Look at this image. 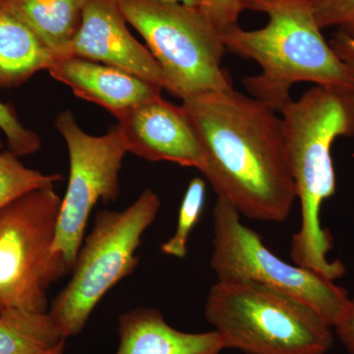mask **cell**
<instances>
[{"label":"cell","mask_w":354,"mask_h":354,"mask_svg":"<svg viewBox=\"0 0 354 354\" xmlns=\"http://www.w3.org/2000/svg\"><path fill=\"white\" fill-rule=\"evenodd\" d=\"M181 104L204 153L201 174L218 197L246 218L285 221L297 196L281 115L234 88Z\"/></svg>","instance_id":"6da1fadb"},{"label":"cell","mask_w":354,"mask_h":354,"mask_svg":"<svg viewBox=\"0 0 354 354\" xmlns=\"http://www.w3.org/2000/svg\"><path fill=\"white\" fill-rule=\"evenodd\" d=\"M286 153L301 207V225L290 243L293 264L335 281L346 272L330 261L332 235L321 225L322 205L335 192L332 147L339 137L354 136V94L315 86L281 109Z\"/></svg>","instance_id":"7a4b0ae2"},{"label":"cell","mask_w":354,"mask_h":354,"mask_svg":"<svg viewBox=\"0 0 354 354\" xmlns=\"http://www.w3.org/2000/svg\"><path fill=\"white\" fill-rule=\"evenodd\" d=\"M243 6L265 14L267 24L257 30L234 26L221 38L227 51L259 65L260 74L242 79L251 97L279 113L298 82L354 94V76L324 38L313 0H244Z\"/></svg>","instance_id":"3957f363"},{"label":"cell","mask_w":354,"mask_h":354,"mask_svg":"<svg viewBox=\"0 0 354 354\" xmlns=\"http://www.w3.org/2000/svg\"><path fill=\"white\" fill-rule=\"evenodd\" d=\"M204 314L225 348L246 354H327L334 346L332 326L309 305L249 281H216Z\"/></svg>","instance_id":"277c9868"},{"label":"cell","mask_w":354,"mask_h":354,"mask_svg":"<svg viewBox=\"0 0 354 354\" xmlns=\"http://www.w3.org/2000/svg\"><path fill=\"white\" fill-rule=\"evenodd\" d=\"M160 209L157 193L146 189L122 211L95 214L70 272L71 279L48 311L65 339L80 334L102 297L138 267L137 249Z\"/></svg>","instance_id":"5b68a950"},{"label":"cell","mask_w":354,"mask_h":354,"mask_svg":"<svg viewBox=\"0 0 354 354\" xmlns=\"http://www.w3.org/2000/svg\"><path fill=\"white\" fill-rule=\"evenodd\" d=\"M128 24L143 37L162 68L165 90L183 100L232 88L221 67V32L200 7L164 0H118Z\"/></svg>","instance_id":"8992f818"},{"label":"cell","mask_w":354,"mask_h":354,"mask_svg":"<svg viewBox=\"0 0 354 354\" xmlns=\"http://www.w3.org/2000/svg\"><path fill=\"white\" fill-rule=\"evenodd\" d=\"M60 206L50 185L0 209V313L48 311V288L62 279L51 255Z\"/></svg>","instance_id":"52a82bcc"},{"label":"cell","mask_w":354,"mask_h":354,"mask_svg":"<svg viewBox=\"0 0 354 354\" xmlns=\"http://www.w3.org/2000/svg\"><path fill=\"white\" fill-rule=\"evenodd\" d=\"M241 214L218 197L213 211L212 270L218 281H243L279 291L309 305L334 327L348 304V291L322 274L290 264L242 223Z\"/></svg>","instance_id":"ba28073f"},{"label":"cell","mask_w":354,"mask_h":354,"mask_svg":"<svg viewBox=\"0 0 354 354\" xmlns=\"http://www.w3.org/2000/svg\"><path fill=\"white\" fill-rule=\"evenodd\" d=\"M55 124L69 156L68 183L62 198L51 250L62 278L73 270L95 205L120 199V169L128 152L116 125L106 134L93 136L79 127L69 109L58 114Z\"/></svg>","instance_id":"9c48e42d"},{"label":"cell","mask_w":354,"mask_h":354,"mask_svg":"<svg viewBox=\"0 0 354 354\" xmlns=\"http://www.w3.org/2000/svg\"><path fill=\"white\" fill-rule=\"evenodd\" d=\"M127 152L150 162H169L202 172L205 157L183 104L158 95L116 116Z\"/></svg>","instance_id":"30bf717a"},{"label":"cell","mask_w":354,"mask_h":354,"mask_svg":"<svg viewBox=\"0 0 354 354\" xmlns=\"http://www.w3.org/2000/svg\"><path fill=\"white\" fill-rule=\"evenodd\" d=\"M127 24L118 0H87L69 57L115 67L164 88L162 68Z\"/></svg>","instance_id":"8fae6325"},{"label":"cell","mask_w":354,"mask_h":354,"mask_svg":"<svg viewBox=\"0 0 354 354\" xmlns=\"http://www.w3.org/2000/svg\"><path fill=\"white\" fill-rule=\"evenodd\" d=\"M58 82L71 88L76 97L102 106L113 116L162 95L155 84L85 58H55L48 70Z\"/></svg>","instance_id":"7c38bea8"},{"label":"cell","mask_w":354,"mask_h":354,"mask_svg":"<svg viewBox=\"0 0 354 354\" xmlns=\"http://www.w3.org/2000/svg\"><path fill=\"white\" fill-rule=\"evenodd\" d=\"M120 344L114 354H221L216 330L186 333L174 329L160 310L139 307L118 319Z\"/></svg>","instance_id":"4fadbf2b"},{"label":"cell","mask_w":354,"mask_h":354,"mask_svg":"<svg viewBox=\"0 0 354 354\" xmlns=\"http://www.w3.org/2000/svg\"><path fill=\"white\" fill-rule=\"evenodd\" d=\"M87 0H0L30 28L55 58L69 57Z\"/></svg>","instance_id":"5bb4252c"},{"label":"cell","mask_w":354,"mask_h":354,"mask_svg":"<svg viewBox=\"0 0 354 354\" xmlns=\"http://www.w3.org/2000/svg\"><path fill=\"white\" fill-rule=\"evenodd\" d=\"M55 59L37 35L0 3V88L20 87Z\"/></svg>","instance_id":"9a60e30c"},{"label":"cell","mask_w":354,"mask_h":354,"mask_svg":"<svg viewBox=\"0 0 354 354\" xmlns=\"http://www.w3.org/2000/svg\"><path fill=\"white\" fill-rule=\"evenodd\" d=\"M65 341L48 312L11 309L0 313V354H50Z\"/></svg>","instance_id":"2e32d148"},{"label":"cell","mask_w":354,"mask_h":354,"mask_svg":"<svg viewBox=\"0 0 354 354\" xmlns=\"http://www.w3.org/2000/svg\"><path fill=\"white\" fill-rule=\"evenodd\" d=\"M62 178L59 174H44L29 169L9 149L2 150L0 141V209L25 193L55 185Z\"/></svg>","instance_id":"e0dca14e"},{"label":"cell","mask_w":354,"mask_h":354,"mask_svg":"<svg viewBox=\"0 0 354 354\" xmlns=\"http://www.w3.org/2000/svg\"><path fill=\"white\" fill-rule=\"evenodd\" d=\"M206 185L207 181L202 177L191 179L179 208L176 232L160 247V250L165 255L183 259L187 254V244L191 232L199 221L204 209Z\"/></svg>","instance_id":"ac0fdd59"},{"label":"cell","mask_w":354,"mask_h":354,"mask_svg":"<svg viewBox=\"0 0 354 354\" xmlns=\"http://www.w3.org/2000/svg\"><path fill=\"white\" fill-rule=\"evenodd\" d=\"M0 131L6 135L8 149L18 157L39 152L41 140L38 133L25 127L10 104L0 101Z\"/></svg>","instance_id":"d6986e66"},{"label":"cell","mask_w":354,"mask_h":354,"mask_svg":"<svg viewBox=\"0 0 354 354\" xmlns=\"http://www.w3.org/2000/svg\"><path fill=\"white\" fill-rule=\"evenodd\" d=\"M313 10L321 29L335 28L354 39V0H313Z\"/></svg>","instance_id":"ffe728a7"},{"label":"cell","mask_w":354,"mask_h":354,"mask_svg":"<svg viewBox=\"0 0 354 354\" xmlns=\"http://www.w3.org/2000/svg\"><path fill=\"white\" fill-rule=\"evenodd\" d=\"M244 0H203L200 7L209 22L220 32L239 25L244 11Z\"/></svg>","instance_id":"44dd1931"},{"label":"cell","mask_w":354,"mask_h":354,"mask_svg":"<svg viewBox=\"0 0 354 354\" xmlns=\"http://www.w3.org/2000/svg\"><path fill=\"white\" fill-rule=\"evenodd\" d=\"M333 329L348 353L354 354V300L349 299Z\"/></svg>","instance_id":"7402d4cb"},{"label":"cell","mask_w":354,"mask_h":354,"mask_svg":"<svg viewBox=\"0 0 354 354\" xmlns=\"http://www.w3.org/2000/svg\"><path fill=\"white\" fill-rule=\"evenodd\" d=\"M329 44L337 57L346 65L354 76V39L335 32Z\"/></svg>","instance_id":"603a6c76"},{"label":"cell","mask_w":354,"mask_h":354,"mask_svg":"<svg viewBox=\"0 0 354 354\" xmlns=\"http://www.w3.org/2000/svg\"><path fill=\"white\" fill-rule=\"evenodd\" d=\"M164 1L183 4L188 7H201L203 0H164Z\"/></svg>","instance_id":"cb8c5ba5"},{"label":"cell","mask_w":354,"mask_h":354,"mask_svg":"<svg viewBox=\"0 0 354 354\" xmlns=\"http://www.w3.org/2000/svg\"><path fill=\"white\" fill-rule=\"evenodd\" d=\"M65 342H62V344H58L57 348L53 349V351H51L50 354H64L65 349Z\"/></svg>","instance_id":"d4e9b609"}]
</instances>
